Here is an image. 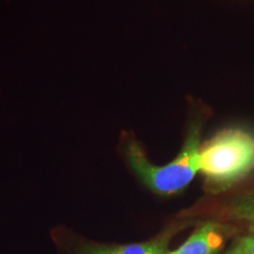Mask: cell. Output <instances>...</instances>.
I'll use <instances>...</instances> for the list:
<instances>
[{"mask_svg": "<svg viewBox=\"0 0 254 254\" xmlns=\"http://www.w3.org/2000/svg\"><path fill=\"white\" fill-rule=\"evenodd\" d=\"M201 120L198 118L190 125L187 138L179 155L165 166L151 164L141 146L131 135L125 138V154L131 167L141 182L159 194L170 195L185 189L199 171Z\"/></svg>", "mask_w": 254, "mask_h": 254, "instance_id": "1", "label": "cell"}, {"mask_svg": "<svg viewBox=\"0 0 254 254\" xmlns=\"http://www.w3.org/2000/svg\"><path fill=\"white\" fill-rule=\"evenodd\" d=\"M254 170V134L226 128L200 146L199 171L214 189H226Z\"/></svg>", "mask_w": 254, "mask_h": 254, "instance_id": "2", "label": "cell"}, {"mask_svg": "<svg viewBox=\"0 0 254 254\" xmlns=\"http://www.w3.org/2000/svg\"><path fill=\"white\" fill-rule=\"evenodd\" d=\"M220 231L214 224H206L196 230L179 249L168 254H215L222 245Z\"/></svg>", "mask_w": 254, "mask_h": 254, "instance_id": "3", "label": "cell"}, {"mask_svg": "<svg viewBox=\"0 0 254 254\" xmlns=\"http://www.w3.org/2000/svg\"><path fill=\"white\" fill-rule=\"evenodd\" d=\"M166 246L165 241L119 246L85 245L79 251V254H168Z\"/></svg>", "mask_w": 254, "mask_h": 254, "instance_id": "4", "label": "cell"}, {"mask_svg": "<svg viewBox=\"0 0 254 254\" xmlns=\"http://www.w3.org/2000/svg\"><path fill=\"white\" fill-rule=\"evenodd\" d=\"M230 215L239 220L254 221V192L238 198L230 207Z\"/></svg>", "mask_w": 254, "mask_h": 254, "instance_id": "5", "label": "cell"}, {"mask_svg": "<svg viewBox=\"0 0 254 254\" xmlns=\"http://www.w3.org/2000/svg\"><path fill=\"white\" fill-rule=\"evenodd\" d=\"M239 246L245 254H254V236H250L241 239Z\"/></svg>", "mask_w": 254, "mask_h": 254, "instance_id": "6", "label": "cell"}, {"mask_svg": "<svg viewBox=\"0 0 254 254\" xmlns=\"http://www.w3.org/2000/svg\"><path fill=\"white\" fill-rule=\"evenodd\" d=\"M228 254H245V252H244L243 249H241V247L238 245V247H236V249H234L233 251H231V252Z\"/></svg>", "mask_w": 254, "mask_h": 254, "instance_id": "7", "label": "cell"}, {"mask_svg": "<svg viewBox=\"0 0 254 254\" xmlns=\"http://www.w3.org/2000/svg\"><path fill=\"white\" fill-rule=\"evenodd\" d=\"M252 232H253V236H254V226H253V228H252Z\"/></svg>", "mask_w": 254, "mask_h": 254, "instance_id": "8", "label": "cell"}]
</instances>
